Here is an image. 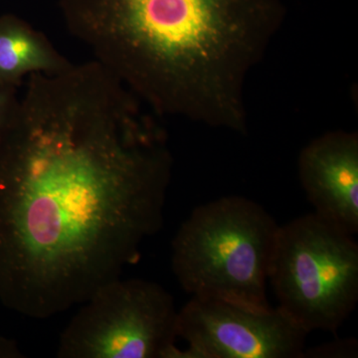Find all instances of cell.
Segmentation results:
<instances>
[{"instance_id":"5","label":"cell","mask_w":358,"mask_h":358,"mask_svg":"<svg viewBox=\"0 0 358 358\" xmlns=\"http://www.w3.org/2000/svg\"><path fill=\"white\" fill-rule=\"evenodd\" d=\"M61 334L60 358H176L178 313L157 282L122 279L94 292Z\"/></svg>"},{"instance_id":"3","label":"cell","mask_w":358,"mask_h":358,"mask_svg":"<svg viewBox=\"0 0 358 358\" xmlns=\"http://www.w3.org/2000/svg\"><path fill=\"white\" fill-rule=\"evenodd\" d=\"M280 225L237 195L197 206L176 232L171 268L185 293L268 306L267 282Z\"/></svg>"},{"instance_id":"6","label":"cell","mask_w":358,"mask_h":358,"mask_svg":"<svg viewBox=\"0 0 358 358\" xmlns=\"http://www.w3.org/2000/svg\"><path fill=\"white\" fill-rule=\"evenodd\" d=\"M176 358H301L308 333L279 308L192 296L178 313Z\"/></svg>"},{"instance_id":"11","label":"cell","mask_w":358,"mask_h":358,"mask_svg":"<svg viewBox=\"0 0 358 358\" xmlns=\"http://www.w3.org/2000/svg\"><path fill=\"white\" fill-rule=\"evenodd\" d=\"M25 355L13 339L0 336V358H22Z\"/></svg>"},{"instance_id":"9","label":"cell","mask_w":358,"mask_h":358,"mask_svg":"<svg viewBox=\"0 0 358 358\" xmlns=\"http://www.w3.org/2000/svg\"><path fill=\"white\" fill-rule=\"evenodd\" d=\"M357 353V343L353 339H346L306 350L303 357H353Z\"/></svg>"},{"instance_id":"8","label":"cell","mask_w":358,"mask_h":358,"mask_svg":"<svg viewBox=\"0 0 358 358\" xmlns=\"http://www.w3.org/2000/svg\"><path fill=\"white\" fill-rule=\"evenodd\" d=\"M72 65L27 21L15 14L0 15V85L20 88L31 74H58Z\"/></svg>"},{"instance_id":"10","label":"cell","mask_w":358,"mask_h":358,"mask_svg":"<svg viewBox=\"0 0 358 358\" xmlns=\"http://www.w3.org/2000/svg\"><path fill=\"white\" fill-rule=\"evenodd\" d=\"M18 90L16 87L0 85V134L8 126L20 105Z\"/></svg>"},{"instance_id":"1","label":"cell","mask_w":358,"mask_h":358,"mask_svg":"<svg viewBox=\"0 0 358 358\" xmlns=\"http://www.w3.org/2000/svg\"><path fill=\"white\" fill-rule=\"evenodd\" d=\"M140 99L95 60L27 77L0 134V301L31 319L122 277L164 225L173 159Z\"/></svg>"},{"instance_id":"2","label":"cell","mask_w":358,"mask_h":358,"mask_svg":"<svg viewBox=\"0 0 358 358\" xmlns=\"http://www.w3.org/2000/svg\"><path fill=\"white\" fill-rule=\"evenodd\" d=\"M66 29L155 114L246 134L244 87L282 0H59Z\"/></svg>"},{"instance_id":"4","label":"cell","mask_w":358,"mask_h":358,"mask_svg":"<svg viewBox=\"0 0 358 358\" xmlns=\"http://www.w3.org/2000/svg\"><path fill=\"white\" fill-rule=\"evenodd\" d=\"M268 282L303 331L338 333L358 301L355 235L315 212L280 226Z\"/></svg>"},{"instance_id":"7","label":"cell","mask_w":358,"mask_h":358,"mask_svg":"<svg viewBox=\"0 0 358 358\" xmlns=\"http://www.w3.org/2000/svg\"><path fill=\"white\" fill-rule=\"evenodd\" d=\"M298 173L315 213L358 232V134L343 129L313 138L301 150Z\"/></svg>"}]
</instances>
